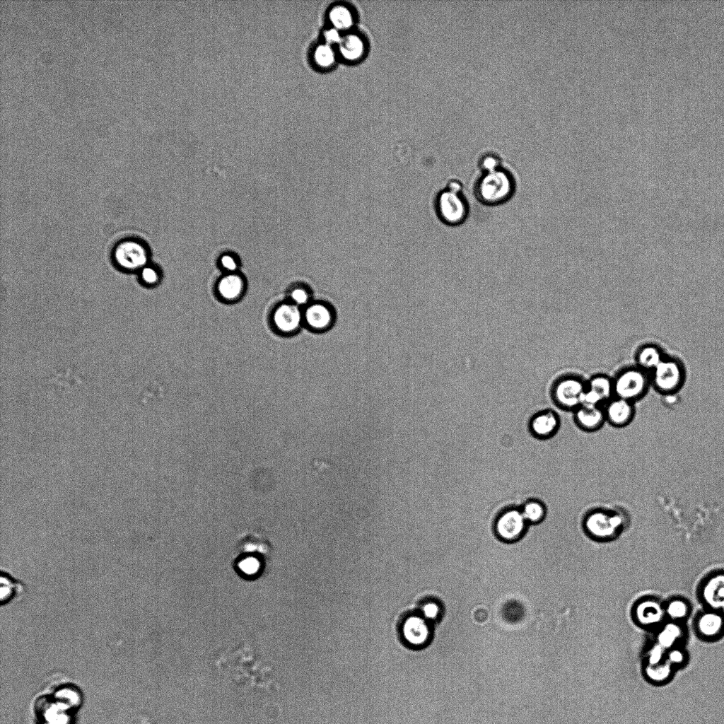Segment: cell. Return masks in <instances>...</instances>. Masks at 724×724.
I'll return each mask as SVG.
<instances>
[{
    "mask_svg": "<svg viewBox=\"0 0 724 724\" xmlns=\"http://www.w3.org/2000/svg\"><path fill=\"white\" fill-rule=\"evenodd\" d=\"M628 513L618 508L595 506L583 515L581 527L585 537L597 543H609L617 539L628 528Z\"/></svg>",
    "mask_w": 724,
    "mask_h": 724,
    "instance_id": "cell-1",
    "label": "cell"
},
{
    "mask_svg": "<svg viewBox=\"0 0 724 724\" xmlns=\"http://www.w3.org/2000/svg\"><path fill=\"white\" fill-rule=\"evenodd\" d=\"M272 551L271 544L262 535L255 532L244 534L235 545L233 568L245 578H255L264 571Z\"/></svg>",
    "mask_w": 724,
    "mask_h": 724,
    "instance_id": "cell-2",
    "label": "cell"
},
{
    "mask_svg": "<svg viewBox=\"0 0 724 724\" xmlns=\"http://www.w3.org/2000/svg\"><path fill=\"white\" fill-rule=\"evenodd\" d=\"M516 189L511 172L503 165L495 170L481 173L475 182L476 198L486 206H497L508 202Z\"/></svg>",
    "mask_w": 724,
    "mask_h": 724,
    "instance_id": "cell-3",
    "label": "cell"
},
{
    "mask_svg": "<svg viewBox=\"0 0 724 724\" xmlns=\"http://www.w3.org/2000/svg\"><path fill=\"white\" fill-rule=\"evenodd\" d=\"M614 397L635 402L651 385L650 373L636 365L621 369L612 378Z\"/></svg>",
    "mask_w": 724,
    "mask_h": 724,
    "instance_id": "cell-4",
    "label": "cell"
},
{
    "mask_svg": "<svg viewBox=\"0 0 724 724\" xmlns=\"http://www.w3.org/2000/svg\"><path fill=\"white\" fill-rule=\"evenodd\" d=\"M649 373L651 385L663 396L677 394L686 378L682 363L677 358L667 355Z\"/></svg>",
    "mask_w": 724,
    "mask_h": 724,
    "instance_id": "cell-5",
    "label": "cell"
},
{
    "mask_svg": "<svg viewBox=\"0 0 724 724\" xmlns=\"http://www.w3.org/2000/svg\"><path fill=\"white\" fill-rule=\"evenodd\" d=\"M435 207L440 221L452 226L463 223L469 212V203L463 193L454 192L445 187L438 193Z\"/></svg>",
    "mask_w": 724,
    "mask_h": 724,
    "instance_id": "cell-6",
    "label": "cell"
},
{
    "mask_svg": "<svg viewBox=\"0 0 724 724\" xmlns=\"http://www.w3.org/2000/svg\"><path fill=\"white\" fill-rule=\"evenodd\" d=\"M586 381L576 375H566L555 383L551 395L555 403L562 409L575 410L583 401Z\"/></svg>",
    "mask_w": 724,
    "mask_h": 724,
    "instance_id": "cell-7",
    "label": "cell"
},
{
    "mask_svg": "<svg viewBox=\"0 0 724 724\" xmlns=\"http://www.w3.org/2000/svg\"><path fill=\"white\" fill-rule=\"evenodd\" d=\"M697 596L706 609H724V568H716L705 574L697 585Z\"/></svg>",
    "mask_w": 724,
    "mask_h": 724,
    "instance_id": "cell-8",
    "label": "cell"
},
{
    "mask_svg": "<svg viewBox=\"0 0 724 724\" xmlns=\"http://www.w3.org/2000/svg\"><path fill=\"white\" fill-rule=\"evenodd\" d=\"M34 708L37 724H74L76 713L51 694L39 697Z\"/></svg>",
    "mask_w": 724,
    "mask_h": 724,
    "instance_id": "cell-9",
    "label": "cell"
},
{
    "mask_svg": "<svg viewBox=\"0 0 724 724\" xmlns=\"http://www.w3.org/2000/svg\"><path fill=\"white\" fill-rule=\"evenodd\" d=\"M528 526L520 508H510L501 512L496 518L494 531L499 539L511 543L520 540L525 535Z\"/></svg>",
    "mask_w": 724,
    "mask_h": 724,
    "instance_id": "cell-10",
    "label": "cell"
},
{
    "mask_svg": "<svg viewBox=\"0 0 724 724\" xmlns=\"http://www.w3.org/2000/svg\"><path fill=\"white\" fill-rule=\"evenodd\" d=\"M631 612L636 623L643 627H660L665 618L664 602L654 596L640 598Z\"/></svg>",
    "mask_w": 724,
    "mask_h": 724,
    "instance_id": "cell-11",
    "label": "cell"
},
{
    "mask_svg": "<svg viewBox=\"0 0 724 724\" xmlns=\"http://www.w3.org/2000/svg\"><path fill=\"white\" fill-rule=\"evenodd\" d=\"M272 323L279 333L292 334L303 323V311L289 300L281 303L272 313Z\"/></svg>",
    "mask_w": 724,
    "mask_h": 724,
    "instance_id": "cell-12",
    "label": "cell"
},
{
    "mask_svg": "<svg viewBox=\"0 0 724 724\" xmlns=\"http://www.w3.org/2000/svg\"><path fill=\"white\" fill-rule=\"evenodd\" d=\"M697 636L705 641H715L724 634V615L720 611L705 609L694 621Z\"/></svg>",
    "mask_w": 724,
    "mask_h": 724,
    "instance_id": "cell-13",
    "label": "cell"
},
{
    "mask_svg": "<svg viewBox=\"0 0 724 724\" xmlns=\"http://www.w3.org/2000/svg\"><path fill=\"white\" fill-rule=\"evenodd\" d=\"M115 258L120 267L134 270L146 266L148 253L146 247L141 243L128 240L117 245L115 251Z\"/></svg>",
    "mask_w": 724,
    "mask_h": 724,
    "instance_id": "cell-14",
    "label": "cell"
},
{
    "mask_svg": "<svg viewBox=\"0 0 724 724\" xmlns=\"http://www.w3.org/2000/svg\"><path fill=\"white\" fill-rule=\"evenodd\" d=\"M401 631L404 641L414 648L424 646L431 636L428 621L419 613L406 617L402 624Z\"/></svg>",
    "mask_w": 724,
    "mask_h": 724,
    "instance_id": "cell-15",
    "label": "cell"
},
{
    "mask_svg": "<svg viewBox=\"0 0 724 724\" xmlns=\"http://www.w3.org/2000/svg\"><path fill=\"white\" fill-rule=\"evenodd\" d=\"M613 397L612 378L605 374H596L586 381L582 404L602 406Z\"/></svg>",
    "mask_w": 724,
    "mask_h": 724,
    "instance_id": "cell-16",
    "label": "cell"
},
{
    "mask_svg": "<svg viewBox=\"0 0 724 724\" xmlns=\"http://www.w3.org/2000/svg\"><path fill=\"white\" fill-rule=\"evenodd\" d=\"M303 311V323L313 331H325L332 327L334 320L332 307L323 301L311 302Z\"/></svg>",
    "mask_w": 724,
    "mask_h": 724,
    "instance_id": "cell-17",
    "label": "cell"
},
{
    "mask_svg": "<svg viewBox=\"0 0 724 724\" xmlns=\"http://www.w3.org/2000/svg\"><path fill=\"white\" fill-rule=\"evenodd\" d=\"M606 421L616 428L628 426L635 416L634 403L613 397L602 405Z\"/></svg>",
    "mask_w": 724,
    "mask_h": 724,
    "instance_id": "cell-18",
    "label": "cell"
},
{
    "mask_svg": "<svg viewBox=\"0 0 724 724\" xmlns=\"http://www.w3.org/2000/svg\"><path fill=\"white\" fill-rule=\"evenodd\" d=\"M528 429L530 433L535 438L548 440L558 433L560 429V420L554 411L543 410L531 418Z\"/></svg>",
    "mask_w": 724,
    "mask_h": 724,
    "instance_id": "cell-19",
    "label": "cell"
},
{
    "mask_svg": "<svg viewBox=\"0 0 724 724\" xmlns=\"http://www.w3.org/2000/svg\"><path fill=\"white\" fill-rule=\"evenodd\" d=\"M575 423L585 432H595L606 422L602 406L582 404L574 410Z\"/></svg>",
    "mask_w": 724,
    "mask_h": 724,
    "instance_id": "cell-20",
    "label": "cell"
},
{
    "mask_svg": "<svg viewBox=\"0 0 724 724\" xmlns=\"http://www.w3.org/2000/svg\"><path fill=\"white\" fill-rule=\"evenodd\" d=\"M245 290V281L242 275L237 272L226 273L216 284V291L225 301L233 302L239 300Z\"/></svg>",
    "mask_w": 724,
    "mask_h": 724,
    "instance_id": "cell-21",
    "label": "cell"
},
{
    "mask_svg": "<svg viewBox=\"0 0 724 724\" xmlns=\"http://www.w3.org/2000/svg\"><path fill=\"white\" fill-rule=\"evenodd\" d=\"M663 350L657 344H646L638 348L636 352V365L650 373L664 358Z\"/></svg>",
    "mask_w": 724,
    "mask_h": 724,
    "instance_id": "cell-22",
    "label": "cell"
},
{
    "mask_svg": "<svg viewBox=\"0 0 724 724\" xmlns=\"http://www.w3.org/2000/svg\"><path fill=\"white\" fill-rule=\"evenodd\" d=\"M656 636V643L666 651L681 641L684 636V631L679 622L671 621L659 627Z\"/></svg>",
    "mask_w": 724,
    "mask_h": 724,
    "instance_id": "cell-23",
    "label": "cell"
},
{
    "mask_svg": "<svg viewBox=\"0 0 724 724\" xmlns=\"http://www.w3.org/2000/svg\"><path fill=\"white\" fill-rule=\"evenodd\" d=\"M58 701L67 706L76 713L83 702V696L80 689L70 683L59 685L51 694Z\"/></svg>",
    "mask_w": 724,
    "mask_h": 724,
    "instance_id": "cell-24",
    "label": "cell"
},
{
    "mask_svg": "<svg viewBox=\"0 0 724 724\" xmlns=\"http://www.w3.org/2000/svg\"><path fill=\"white\" fill-rule=\"evenodd\" d=\"M1 604L3 606L22 596L25 585L8 572L1 570Z\"/></svg>",
    "mask_w": 724,
    "mask_h": 724,
    "instance_id": "cell-25",
    "label": "cell"
},
{
    "mask_svg": "<svg viewBox=\"0 0 724 724\" xmlns=\"http://www.w3.org/2000/svg\"><path fill=\"white\" fill-rule=\"evenodd\" d=\"M665 617L671 621L679 622L686 619L691 612L689 603L682 597H673L664 603Z\"/></svg>",
    "mask_w": 724,
    "mask_h": 724,
    "instance_id": "cell-26",
    "label": "cell"
},
{
    "mask_svg": "<svg viewBox=\"0 0 724 724\" xmlns=\"http://www.w3.org/2000/svg\"><path fill=\"white\" fill-rule=\"evenodd\" d=\"M520 510L529 525H537L545 518L547 508L541 501L532 498L527 501L520 507Z\"/></svg>",
    "mask_w": 724,
    "mask_h": 724,
    "instance_id": "cell-27",
    "label": "cell"
},
{
    "mask_svg": "<svg viewBox=\"0 0 724 724\" xmlns=\"http://www.w3.org/2000/svg\"><path fill=\"white\" fill-rule=\"evenodd\" d=\"M339 51L346 59L356 60L362 56L364 51L363 40L356 35H349L340 41Z\"/></svg>",
    "mask_w": 724,
    "mask_h": 724,
    "instance_id": "cell-28",
    "label": "cell"
},
{
    "mask_svg": "<svg viewBox=\"0 0 724 724\" xmlns=\"http://www.w3.org/2000/svg\"><path fill=\"white\" fill-rule=\"evenodd\" d=\"M673 666L666 660L655 665H646L644 674L648 681L662 683L668 681L672 674Z\"/></svg>",
    "mask_w": 724,
    "mask_h": 724,
    "instance_id": "cell-29",
    "label": "cell"
},
{
    "mask_svg": "<svg viewBox=\"0 0 724 724\" xmlns=\"http://www.w3.org/2000/svg\"><path fill=\"white\" fill-rule=\"evenodd\" d=\"M329 18L336 29H347L353 24L351 11L343 6L334 7L329 12Z\"/></svg>",
    "mask_w": 724,
    "mask_h": 724,
    "instance_id": "cell-30",
    "label": "cell"
},
{
    "mask_svg": "<svg viewBox=\"0 0 724 724\" xmlns=\"http://www.w3.org/2000/svg\"><path fill=\"white\" fill-rule=\"evenodd\" d=\"M478 166L481 173L491 172L503 166V159L497 153L485 152L479 156Z\"/></svg>",
    "mask_w": 724,
    "mask_h": 724,
    "instance_id": "cell-31",
    "label": "cell"
},
{
    "mask_svg": "<svg viewBox=\"0 0 724 724\" xmlns=\"http://www.w3.org/2000/svg\"><path fill=\"white\" fill-rule=\"evenodd\" d=\"M313 58L321 67L330 66L334 62V52L329 45H320L315 50Z\"/></svg>",
    "mask_w": 724,
    "mask_h": 724,
    "instance_id": "cell-32",
    "label": "cell"
},
{
    "mask_svg": "<svg viewBox=\"0 0 724 724\" xmlns=\"http://www.w3.org/2000/svg\"><path fill=\"white\" fill-rule=\"evenodd\" d=\"M289 301L302 308L311 303V293L305 286H296L290 290Z\"/></svg>",
    "mask_w": 724,
    "mask_h": 724,
    "instance_id": "cell-33",
    "label": "cell"
},
{
    "mask_svg": "<svg viewBox=\"0 0 724 724\" xmlns=\"http://www.w3.org/2000/svg\"><path fill=\"white\" fill-rule=\"evenodd\" d=\"M666 650L656 643L647 651L646 658V665H655L665 660Z\"/></svg>",
    "mask_w": 724,
    "mask_h": 724,
    "instance_id": "cell-34",
    "label": "cell"
},
{
    "mask_svg": "<svg viewBox=\"0 0 724 724\" xmlns=\"http://www.w3.org/2000/svg\"><path fill=\"white\" fill-rule=\"evenodd\" d=\"M665 658L674 667L686 663L687 657L684 649L675 646L667 650Z\"/></svg>",
    "mask_w": 724,
    "mask_h": 724,
    "instance_id": "cell-35",
    "label": "cell"
},
{
    "mask_svg": "<svg viewBox=\"0 0 724 724\" xmlns=\"http://www.w3.org/2000/svg\"><path fill=\"white\" fill-rule=\"evenodd\" d=\"M419 614L428 621L435 620L440 614V607L433 601H426L421 605Z\"/></svg>",
    "mask_w": 724,
    "mask_h": 724,
    "instance_id": "cell-36",
    "label": "cell"
},
{
    "mask_svg": "<svg viewBox=\"0 0 724 724\" xmlns=\"http://www.w3.org/2000/svg\"><path fill=\"white\" fill-rule=\"evenodd\" d=\"M219 263L226 273L237 272L239 267L238 259L230 253L223 254L219 258Z\"/></svg>",
    "mask_w": 724,
    "mask_h": 724,
    "instance_id": "cell-37",
    "label": "cell"
},
{
    "mask_svg": "<svg viewBox=\"0 0 724 724\" xmlns=\"http://www.w3.org/2000/svg\"><path fill=\"white\" fill-rule=\"evenodd\" d=\"M141 278L144 283L149 286H153L159 281L160 276L155 267L146 265L141 270Z\"/></svg>",
    "mask_w": 724,
    "mask_h": 724,
    "instance_id": "cell-38",
    "label": "cell"
},
{
    "mask_svg": "<svg viewBox=\"0 0 724 724\" xmlns=\"http://www.w3.org/2000/svg\"><path fill=\"white\" fill-rule=\"evenodd\" d=\"M325 38L328 44L339 42L341 39L337 29H330L325 33Z\"/></svg>",
    "mask_w": 724,
    "mask_h": 724,
    "instance_id": "cell-39",
    "label": "cell"
},
{
    "mask_svg": "<svg viewBox=\"0 0 724 724\" xmlns=\"http://www.w3.org/2000/svg\"><path fill=\"white\" fill-rule=\"evenodd\" d=\"M445 188L454 192L462 193L463 192L462 183L456 179L449 180Z\"/></svg>",
    "mask_w": 724,
    "mask_h": 724,
    "instance_id": "cell-40",
    "label": "cell"
}]
</instances>
